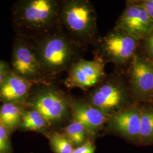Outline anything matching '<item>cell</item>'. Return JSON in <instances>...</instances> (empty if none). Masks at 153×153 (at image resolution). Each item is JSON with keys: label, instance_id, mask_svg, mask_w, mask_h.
Returning <instances> with one entry per match:
<instances>
[{"label": "cell", "instance_id": "obj_16", "mask_svg": "<svg viewBox=\"0 0 153 153\" xmlns=\"http://www.w3.org/2000/svg\"><path fill=\"white\" fill-rule=\"evenodd\" d=\"M140 141L144 143L153 141V107L141 109Z\"/></svg>", "mask_w": 153, "mask_h": 153}, {"label": "cell", "instance_id": "obj_12", "mask_svg": "<svg viewBox=\"0 0 153 153\" xmlns=\"http://www.w3.org/2000/svg\"><path fill=\"white\" fill-rule=\"evenodd\" d=\"M141 109L129 105L109 117V126L115 131L131 140L140 141Z\"/></svg>", "mask_w": 153, "mask_h": 153}, {"label": "cell", "instance_id": "obj_3", "mask_svg": "<svg viewBox=\"0 0 153 153\" xmlns=\"http://www.w3.org/2000/svg\"><path fill=\"white\" fill-rule=\"evenodd\" d=\"M60 21L74 38L88 42L97 33V13L91 2L87 0H69L62 2Z\"/></svg>", "mask_w": 153, "mask_h": 153}, {"label": "cell", "instance_id": "obj_19", "mask_svg": "<svg viewBox=\"0 0 153 153\" xmlns=\"http://www.w3.org/2000/svg\"><path fill=\"white\" fill-rule=\"evenodd\" d=\"M141 41L143 56L153 64V31Z\"/></svg>", "mask_w": 153, "mask_h": 153}, {"label": "cell", "instance_id": "obj_17", "mask_svg": "<svg viewBox=\"0 0 153 153\" xmlns=\"http://www.w3.org/2000/svg\"><path fill=\"white\" fill-rule=\"evenodd\" d=\"M65 134L72 143L78 146L82 145L85 141L88 131L82 124L73 120L64 129Z\"/></svg>", "mask_w": 153, "mask_h": 153}, {"label": "cell", "instance_id": "obj_23", "mask_svg": "<svg viewBox=\"0 0 153 153\" xmlns=\"http://www.w3.org/2000/svg\"><path fill=\"white\" fill-rule=\"evenodd\" d=\"M138 3L146 10L153 21V0H144Z\"/></svg>", "mask_w": 153, "mask_h": 153}, {"label": "cell", "instance_id": "obj_10", "mask_svg": "<svg viewBox=\"0 0 153 153\" xmlns=\"http://www.w3.org/2000/svg\"><path fill=\"white\" fill-rule=\"evenodd\" d=\"M130 66V91L138 100L148 101L153 94V64L137 52Z\"/></svg>", "mask_w": 153, "mask_h": 153}, {"label": "cell", "instance_id": "obj_20", "mask_svg": "<svg viewBox=\"0 0 153 153\" xmlns=\"http://www.w3.org/2000/svg\"><path fill=\"white\" fill-rule=\"evenodd\" d=\"M8 130L0 121V152H4L8 149Z\"/></svg>", "mask_w": 153, "mask_h": 153}, {"label": "cell", "instance_id": "obj_8", "mask_svg": "<svg viewBox=\"0 0 153 153\" xmlns=\"http://www.w3.org/2000/svg\"><path fill=\"white\" fill-rule=\"evenodd\" d=\"M104 62L99 59L77 60L69 69L64 81L67 88L88 89L96 86L105 76Z\"/></svg>", "mask_w": 153, "mask_h": 153}, {"label": "cell", "instance_id": "obj_1", "mask_svg": "<svg viewBox=\"0 0 153 153\" xmlns=\"http://www.w3.org/2000/svg\"><path fill=\"white\" fill-rule=\"evenodd\" d=\"M62 3L55 0H23L13 10V22L18 36L36 40L45 35L60 21Z\"/></svg>", "mask_w": 153, "mask_h": 153}, {"label": "cell", "instance_id": "obj_7", "mask_svg": "<svg viewBox=\"0 0 153 153\" xmlns=\"http://www.w3.org/2000/svg\"><path fill=\"white\" fill-rule=\"evenodd\" d=\"M129 88L119 80H110L99 85L90 93L88 102L109 117L126 107Z\"/></svg>", "mask_w": 153, "mask_h": 153}, {"label": "cell", "instance_id": "obj_2", "mask_svg": "<svg viewBox=\"0 0 153 153\" xmlns=\"http://www.w3.org/2000/svg\"><path fill=\"white\" fill-rule=\"evenodd\" d=\"M33 45L39 64L47 78L69 70L77 60L76 42L63 33L45 34L35 40Z\"/></svg>", "mask_w": 153, "mask_h": 153}, {"label": "cell", "instance_id": "obj_6", "mask_svg": "<svg viewBox=\"0 0 153 153\" xmlns=\"http://www.w3.org/2000/svg\"><path fill=\"white\" fill-rule=\"evenodd\" d=\"M11 71L27 80L39 84L45 83L47 78L41 66L29 40L18 36L16 39L11 62Z\"/></svg>", "mask_w": 153, "mask_h": 153}, {"label": "cell", "instance_id": "obj_22", "mask_svg": "<svg viewBox=\"0 0 153 153\" xmlns=\"http://www.w3.org/2000/svg\"><path fill=\"white\" fill-rule=\"evenodd\" d=\"M95 146L91 142H86L74 149L72 153H94Z\"/></svg>", "mask_w": 153, "mask_h": 153}, {"label": "cell", "instance_id": "obj_15", "mask_svg": "<svg viewBox=\"0 0 153 153\" xmlns=\"http://www.w3.org/2000/svg\"><path fill=\"white\" fill-rule=\"evenodd\" d=\"M19 126L21 128L27 131H43L49 126L38 111L30 108L24 109Z\"/></svg>", "mask_w": 153, "mask_h": 153}, {"label": "cell", "instance_id": "obj_5", "mask_svg": "<svg viewBox=\"0 0 153 153\" xmlns=\"http://www.w3.org/2000/svg\"><path fill=\"white\" fill-rule=\"evenodd\" d=\"M139 45L140 41L114 28L100 39L98 51L100 57L97 59L124 65L131 60Z\"/></svg>", "mask_w": 153, "mask_h": 153}, {"label": "cell", "instance_id": "obj_13", "mask_svg": "<svg viewBox=\"0 0 153 153\" xmlns=\"http://www.w3.org/2000/svg\"><path fill=\"white\" fill-rule=\"evenodd\" d=\"M37 85L39 83L23 78L11 71L0 87V99L4 102L21 104L25 102Z\"/></svg>", "mask_w": 153, "mask_h": 153}, {"label": "cell", "instance_id": "obj_14", "mask_svg": "<svg viewBox=\"0 0 153 153\" xmlns=\"http://www.w3.org/2000/svg\"><path fill=\"white\" fill-rule=\"evenodd\" d=\"M24 109L21 103L4 102L0 108V121L8 131L19 126Z\"/></svg>", "mask_w": 153, "mask_h": 153}, {"label": "cell", "instance_id": "obj_21", "mask_svg": "<svg viewBox=\"0 0 153 153\" xmlns=\"http://www.w3.org/2000/svg\"><path fill=\"white\" fill-rule=\"evenodd\" d=\"M11 68L5 61L0 60V87L11 71Z\"/></svg>", "mask_w": 153, "mask_h": 153}, {"label": "cell", "instance_id": "obj_24", "mask_svg": "<svg viewBox=\"0 0 153 153\" xmlns=\"http://www.w3.org/2000/svg\"><path fill=\"white\" fill-rule=\"evenodd\" d=\"M152 99H153V95H152Z\"/></svg>", "mask_w": 153, "mask_h": 153}, {"label": "cell", "instance_id": "obj_9", "mask_svg": "<svg viewBox=\"0 0 153 153\" xmlns=\"http://www.w3.org/2000/svg\"><path fill=\"white\" fill-rule=\"evenodd\" d=\"M115 28L141 41L153 31V21L138 2L128 3Z\"/></svg>", "mask_w": 153, "mask_h": 153}, {"label": "cell", "instance_id": "obj_11", "mask_svg": "<svg viewBox=\"0 0 153 153\" xmlns=\"http://www.w3.org/2000/svg\"><path fill=\"white\" fill-rule=\"evenodd\" d=\"M69 106L73 120L81 123L91 134H95L109 120V116L88 102L69 99Z\"/></svg>", "mask_w": 153, "mask_h": 153}, {"label": "cell", "instance_id": "obj_18", "mask_svg": "<svg viewBox=\"0 0 153 153\" xmlns=\"http://www.w3.org/2000/svg\"><path fill=\"white\" fill-rule=\"evenodd\" d=\"M50 143L55 153H72L73 145L65 134L53 131L50 137Z\"/></svg>", "mask_w": 153, "mask_h": 153}, {"label": "cell", "instance_id": "obj_4", "mask_svg": "<svg viewBox=\"0 0 153 153\" xmlns=\"http://www.w3.org/2000/svg\"><path fill=\"white\" fill-rule=\"evenodd\" d=\"M25 102L30 108L38 111L49 126L64 120L71 111L69 98L46 83L35 86Z\"/></svg>", "mask_w": 153, "mask_h": 153}]
</instances>
